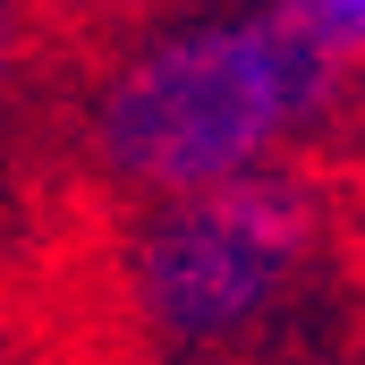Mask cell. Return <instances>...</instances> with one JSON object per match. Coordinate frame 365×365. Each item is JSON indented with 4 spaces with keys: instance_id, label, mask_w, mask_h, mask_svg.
I'll return each instance as SVG.
<instances>
[{
    "instance_id": "obj_2",
    "label": "cell",
    "mask_w": 365,
    "mask_h": 365,
    "mask_svg": "<svg viewBox=\"0 0 365 365\" xmlns=\"http://www.w3.org/2000/svg\"><path fill=\"white\" fill-rule=\"evenodd\" d=\"M314 247H323V187L272 162L255 179L145 204L119 247V289L153 349L221 357L297 289Z\"/></svg>"
},
{
    "instance_id": "obj_3",
    "label": "cell",
    "mask_w": 365,
    "mask_h": 365,
    "mask_svg": "<svg viewBox=\"0 0 365 365\" xmlns=\"http://www.w3.org/2000/svg\"><path fill=\"white\" fill-rule=\"evenodd\" d=\"M272 17H289L314 51H331L349 77L365 68V0H264Z\"/></svg>"
},
{
    "instance_id": "obj_5",
    "label": "cell",
    "mask_w": 365,
    "mask_h": 365,
    "mask_svg": "<svg viewBox=\"0 0 365 365\" xmlns=\"http://www.w3.org/2000/svg\"><path fill=\"white\" fill-rule=\"evenodd\" d=\"M17 51H26V0H0V86L17 68Z\"/></svg>"
},
{
    "instance_id": "obj_4",
    "label": "cell",
    "mask_w": 365,
    "mask_h": 365,
    "mask_svg": "<svg viewBox=\"0 0 365 365\" xmlns=\"http://www.w3.org/2000/svg\"><path fill=\"white\" fill-rule=\"evenodd\" d=\"M60 9H77V17H110V26H162V17H179V0H60Z\"/></svg>"
},
{
    "instance_id": "obj_1",
    "label": "cell",
    "mask_w": 365,
    "mask_h": 365,
    "mask_svg": "<svg viewBox=\"0 0 365 365\" xmlns=\"http://www.w3.org/2000/svg\"><path fill=\"white\" fill-rule=\"evenodd\" d=\"M340 93L349 68L264 0L179 9L102 68L86 145L110 187L170 204L272 170L297 136H314L340 110Z\"/></svg>"
}]
</instances>
